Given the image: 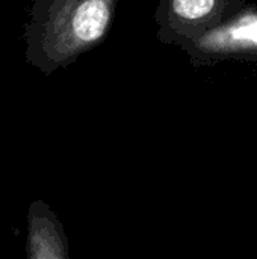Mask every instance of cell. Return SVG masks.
<instances>
[{"mask_svg": "<svg viewBox=\"0 0 257 259\" xmlns=\"http://www.w3.org/2000/svg\"><path fill=\"white\" fill-rule=\"evenodd\" d=\"M26 256L29 259H56L65 256L62 234L48 206L35 200L27 211Z\"/></svg>", "mask_w": 257, "mask_h": 259, "instance_id": "1", "label": "cell"}, {"mask_svg": "<svg viewBox=\"0 0 257 259\" xmlns=\"http://www.w3.org/2000/svg\"><path fill=\"white\" fill-rule=\"evenodd\" d=\"M214 5L215 0H173L174 12L186 20H197L208 15Z\"/></svg>", "mask_w": 257, "mask_h": 259, "instance_id": "3", "label": "cell"}, {"mask_svg": "<svg viewBox=\"0 0 257 259\" xmlns=\"http://www.w3.org/2000/svg\"><path fill=\"white\" fill-rule=\"evenodd\" d=\"M233 36L236 39H242V41H250L257 46V20H253L247 24H242L239 27L235 29Z\"/></svg>", "mask_w": 257, "mask_h": 259, "instance_id": "4", "label": "cell"}, {"mask_svg": "<svg viewBox=\"0 0 257 259\" xmlns=\"http://www.w3.org/2000/svg\"><path fill=\"white\" fill-rule=\"evenodd\" d=\"M109 17L111 11L106 0H83L70 24L65 59L80 46L97 41L105 33Z\"/></svg>", "mask_w": 257, "mask_h": 259, "instance_id": "2", "label": "cell"}]
</instances>
